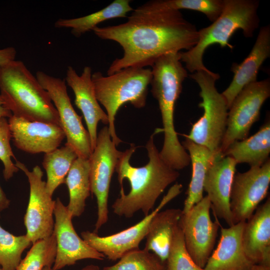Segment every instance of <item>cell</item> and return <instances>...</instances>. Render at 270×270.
Segmentation results:
<instances>
[{"label": "cell", "mask_w": 270, "mask_h": 270, "mask_svg": "<svg viewBox=\"0 0 270 270\" xmlns=\"http://www.w3.org/2000/svg\"><path fill=\"white\" fill-rule=\"evenodd\" d=\"M92 76V70L90 66H84L81 74L78 75L72 66H68L64 80L74 93L76 106L83 114L92 152L96 144L98 123L101 122L108 125L109 120L96 98Z\"/></svg>", "instance_id": "cell-18"}, {"label": "cell", "mask_w": 270, "mask_h": 270, "mask_svg": "<svg viewBox=\"0 0 270 270\" xmlns=\"http://www.w3.org/2000/svg\"><path fill=\"white\" fill-rule=\"evenodd\" d=\"M161 6L172 10L182 9L198 11L204 14L212 22L222 14L224 0H156Z\"/></svg>", "instance_id": "cell-32"}, {"label": "cell", "mask_w": 270, "mask_h": 270, "mask_svg": "<svg viewBox=\"0 0 270 270\" xmlns=\"http://www.w3.org/2000/svg\"><path fill=\"white\" fill-rule=\"evenodd\" d=\"M182 186L174 184L163 197L158 205L148 215L136 224L116 234L101 236L94 232H81L82 238L91 247L103 254L109 260H119L126 252L137 248L148 232L150 222L154 216L170 201L179 195Z\"/></svg>", "instance_id": "cell-11"}, {"label": "cell", "mask_w": 270, "mask_h": 270, "mask_svg": "<svg viewBox=\"0 0 270 270\" xmlns=\"http://www.w3.org/2000/svg\"><path fill=\"white\" fill-rule=\"evenodd\" d=\"M130 0H115L104 8L92 14L76 18H59L54 24L56 28H68L71 33L79 38L85 33L93 30L100 23L112 18H126L134 10Z\"/></svg>", "instance_id": "cell-25"}, {"label": "cell", "mask_w": 270, "mask_h": 270, "mask_svg": "<svg viewBox=\"0 0 270 270\" xmlns=\"http://www.w3.org/2000/svg\"><path fill=\"white\" fill-rule=\"evenodd\" d=\"M270 121L268 120L252 136L236 141L222 153L232 158L236 164L246 163L250 167L260 166L270 159Z\"/></svg>", "instance_id": "cell-23"}, {"label": "cell", "mask_w": 270, "mask_h": 270, "mask_svg": "<svg viewBox=\"0 0 270 270\" xmlns=\"http://www.w3.org/2000/svg\"><path fill=\"white\" fill-rule=\"evenodd\" d=\"M10 204V200L6 197L5 193L0 186V213L7 208Z\"/></svg>", "instance_id": "cell-36"}, {"label": "cell", "mask_w": 270, "mask_h": 270, "mask_svg": "<svg viewBox=\"0 0 270 270\" xmlns=\"http://www.w3.org/2000/svg\"><path fill=\"white\" fill-rule=\"evenodd\" d=\"M161 132L162 128L156 129L146 144L149 160L146 165L130 164V158L136 148L132 144L120 157L115 171L121 186L120 196L112 205L117 216L130 218L139 211L144 216L148 215L160 195L179 177L178 172L162 160L154 143V136Z\"/></svg>", "instance_id": "cell-2"}, {"label": "cell", "mask_w": 270, "mask_h": 270, "mask_svg": "<svg viewBox=\"0 0 270 270\" xmlns=\"http://www.w3.org/2000/svg\"><path fill=\"white\" fill-rule=\"evenodd\" d=\"M78 156L74 148L66 143L64 146L44 154L42 164L47 180L46 190L52 196L55 190L64 184L66 176Z\"/></svg>", "instance_id": "cell-27"}, {"label": "cell", "mask_w": 270, "mask_h": 270, "mask_svg": "<svg viewBox=\"0 0 270 270\" xmlns=\"http://www.w3.org/2000/svg\"><path fill=\"white\" fill-rule=\"evenodd\" d=\"M166 262V270H204L194 262L188 252L180 225L174 232Z\"/></svg>", "instance_id": "cell-31"}, {"label": "cell", "mask_w": 270, "mask_h": 270, "mask_svg": "<svg viewBox=\"0 0 270 270\" xmlns=\"http://www.w3.org/2000/svg\"><path fill=\"white\" fill-rule=\"evenodd\" d=\"M54 232L56 242V253L52 270H60L72 266L80 260H104L106 257L89 246L79 236L72 223V216L60 198L55 200Z\"/></svg>", "instance_id": "cell-15"}, {"label": "cell", "mask_w": 270, "mask_h": 270, "mask_svg": "<svg viewBox=\"0 0 270 270\" xmlns=\"http://www.w3.org/2000/svg\"><path fill=\"white\" fill-rule=\"evenodd\" d=\"M270 56V26L260 28L255 43L248 56L240 64H234L233 78L222 93L228 109L238 94L247 85L256 81L260 68Z\"/></svg>", "instance_id": "cell-20"}, {"label": "cell", "mask_w": 270, "mask_h": 270, "mask_svg": "<svg viewBox=\"0 0 270 270\" xmlns=\"http://www.w3.org/2000/svg\"><path fill=\"white\" fill-rule=\"evenodd\" d=\"M12 116V112L8 108L4 100L0 94V117H5L9 118Z\"/></svg>", "instance_id": "cell-35"}, {"label": "cell", "mask_w": 270, "mask_h": 270, "mask_svg": "<svg viewBox=\"0 0 270 270\" xmlns=\"http://www.w3.org/2000/svg\"><path fill=\"white\" fill-rule=\"evenodd\" d=\"M190 77L200 87L202 101L198 106L203 109L204 113L192 125L190 133L182 136L213 152H220L226 128L228 110L224 98L216 87V82L220 76L209 70L196 72Z\"/></svg>", "instance_id": "cell-7"}, {"label": "cell", "mask_w": 270, "mask_h": 270, "mask_svg": "<svg viewBox=\"0 0 270 270\" xmlns=\"http://www.w3.org/2000/svg\"><path fill=\"white\" fill-rule=\"evenodd\" d=\"M16 55V50L13 46H8L0 49V65L15 60Z\"/></svg>", "instance_id": "cell-34"}, {"label": "cell", "mask_w": 270, "mask_h": 270, "mask_svg": "<svg viewBox=\"0 0 270 270\" xmlns=\"http://www.w3.org/2000/svg\"><path fill=\"white\" fill-rule=\"evenodd\" d=\"M211 204L206 196L187 212L179 222L188 252L194 262L204 268L212 253L217 236L219 222H212Z\"/></svg>", "instance_id": "cell-13"}, {"label": "cell", "mask_w": 270, "mask_h": 270, "mask_svg": "<svg viewBox=\"0 0 270 270\" xmlns=\"http://www.w3.org/2000/svg\"><path fill=\"white\" fill-rule=\"evenodd\" d=\"M224 0V8L220 16L209 26L198 30L196 44L188 50L180 52L181 62L190 72L209 70L202 58L210 46L218 44L222 48L232 50L234 46L230 43V39L236 30H242L244 36L250 38L259 26L258 0Z\"/></svg>", "instance_id": "cell-5"}, {"label": "cell", "mask_w": 270, "mask_h": 270, "mask_svg": "<svg viewBox=\"0 0 270 270\" xmlns=\"http://www.w3.org/2000/svg\"><path fill=\"white\" fill-rule=\"evenodd\" d=\"M181 144L188 152L192 168L187 196L182 210V214H185L204 197V183L206 173L216 156L220 152H213L206 147L186 138Z\"/></svg>", "instance_id": "cell-24"}, {"label": "cell", "mask_w": 270, "mask_h": 270, "mask_svg": "<svg viewBox=\"0 0 270 270\" xmlns=\"http://www.w3.org/2000/svg\"><path fill=\"white\" fill-rule=\"evenodd\" d=\"M246 222L242 242L248 258L256 265L270 268V198Z\"/></svg>", "instance_id": "cell-21"}, {"label": "cell", "mask_w": 270, "mask_h": 270, "mask_svg": "<svg viewBox=\"0 0 270 270\" xmlns=\"http://www.w3.org/2000/svg\"><path fill=\"white\" fill-rule=\"evenodd\" d=\"M236 162L232 157L219 153L209 167L204 183L214 216L234 224L230 209V194Z\"/></svg>", "instance_id": "cell-17"}, {"label": "cell", "mask_w": 270, "mask_h": 270, "mask_svg": "<svg viewBox=\"0 0 270 270\" xmlns=\"http://www.w3.org/2000/svg\"><path fill=\"white\" fill-rule=\"evenodd\" d=\"M0 94L13 116L61 127L48 92L22 61L0 65Z\"/></svg>", "instance_id": "cell-4"}, {"label": "cell", "mask_w": 270, "mask_h": 270, "mask_svg": "<svg viewBox=\"0 0 270 270\" xmlns=\"http://www.w3.org/2000/svg\"><path fill=\"white\" fill-rule=\"evenodd\" d=\"M32 244L26 235L16 236L0 225V266L3 270H16L22 254Z\"/></svg>", "instance_id": "cell-29"}, {"label": "cell", "mask_w": 270, "mask_h": 270, "mask_svg": "<svg viewBox=\"0 0 270 270\" xmlns=\"http://www.w3.org/2000/svg\"><path fill=\"white\" fill-rule=\"evenodd\" d=\"M182 210L172 208L157 212L152 218L146 236L144 249L166 262Z\"/></svg>", "instance_id": "cell-22"}, {"label": "cell", "mask_w": 270, "mask_h": 270, "mask_svg": "<svg viewBox=\"0 0 270 270\" xmlns=\"http://www.w3.org/2000/svg\"><path fill=\"white\" fill-rule=\"evenodd\" d=\"M0 270H3L0 266Z\"/></svg>", "instance_id": "cell-39"}, {"label": "cell", "mask_w": 270, "mask_h": 270, "mask_svg": "<svg viewBox=\"0 0 270 270\" xmlns=\"http://www.w3.org/2000/svg\"><path fill=\"white\" fill-rule=\"evenodd\" d=\"M36 77L48 92L58 112L66 143L74 148L78 157L89 159L92 153L90 136L82 123V116L78 114L72 104L64 78L40 70L36 72Z\"/></svg>", "instance_id": "cell-10"}, {"label": "cell", "mask_w": 270, "mask_h": 270, "mask_svg": "<svg viewBox=\"0 0 270 270\" xmlns=\"http://www.w3.org/2000/svg\"><path fill=\"white\" fill-rule=\"evenodd\" d=\"M42 270H52V266H46L43 268ZM81 270H100L98 266L94 264L88 265L83 268Z\"/></svg>", "instance_id": "cell-37"}, {"label": "cell", "mask_w": 270, "mask_h": 270, "mask_svg": "<svg viewBox=\"0 0 270 270\" xmlns=\"http://www.w3.org/2000/svg\"><path fill=\"white\" fill-rule=\"evenodd\" d=\"M270 184V159L260 166L235 174L230 194L234 224L246 222L268 194Z\"/></svg>", "instance_id": "cell-14"}, {"label": "cell", "mask_w": 270, "mask_h": 270, "mask_svg": "<svg viewBox=\"0 0 270 270\" xmlns=\"http://www.w3.org/2000/svg\"><path fill=\"white\" fill-rule=\"evenodd\" d=\"M151 92L158 102L164 133L160 155L170 167L178 170L188 166V152L178 140L174 125V110L188 76L180 60V52H172L158 58L152 66Z\"/></svg>", "instance_id": "cell-3"}, {"label": "cell", "mask_w": 270, "mask_h": 270, "mask_svg": "<svg viewBox=\"0 0 270 270\" xmlns=\"http://www.w3.org/2000/svg\"><path fill=\"white\" fill-rule=\"evenodd\" d=\"M15 164L24 173L30 184V197L24 224L26 236L33 244L52 234L56 201L46 191V182L42 180L44 172L40 166H36L30 171L17 160Z\"/></svg>", "instance_id": "cell-12"}, {"label": "cell", "mask_w": 270, "mask_h": 270, "mask_svg": "<svg viewBox=\"0 0 270 270\" xmlns=\"http://www.w3.org/2000/svg\"><path fill=\"white\" fill-rule=\"evenodd\" d=\"M108 126L102 128L97 135L96 144L89 158L90 192L96 198L98 217L94 232L99 230L108 219V200L112 174L122 152L116 149Z\"/></svg>", "instance_id": "cell-8"}, {"label": "cell", "mask_w": 270, "mask_h": 270, "mask_svg": "<svg viewBox=\"0 0 270 270\" xmlns=\"http://www.w3.org/2000/svg\"><path fill=\"white\" fill-rule=\"evenodd\" d=\"M246 222L226 228L221 226L217 247L204 270H253L258 266L248 258L243 248L242 236Z\"/></svg>", "instance_id": "cell-19"}, {"label": "cell", "mask_w": 270, "mask_h": 270, "mask_svg": "<svg viewBox=\"0 0 270 270\" xmlns=\"http://www.w3.org/2000/svg\"><path fill=\"white\" fill-rule=\"evenodd\" d=\"M270 96L269 78L252 82L238 94L228 109L222 153L234 142L248 138L252 126L259 120L262 104Z\"/></svg>", "instance_id": "cell-9"}, {"label": "cell", "mask_w": 270, "mask_h": 270, "mask_svg": "<svg viewBox=\"0 0 270 270\" xmlns=\"http://www.w3.org/2000/svg\"><path fill=\"white\" fill-rule=\"evenodd\" d=\"M68 188L69 202L67 208L72 218L84 212L86 200L90 195L89 159L78 157L73 162L65 180Z\"/></svg>", "instance_id": "cell-26"}, {"label": "cell", "mask_w": 270, "mask_h": 270, "mask_svg": "<svg viewBox=\"0 0 270 270\" xmlns=\"http://www.w3.org/2000/svg\"><path fill=\"white\" fill-rule=\"evenodd\" d=\"M270 270V268L263 267L260 266H258L254 270Z\"/></svg>", "instance_id": "cell-38"}, {"label": "cell", "mask_w": 270, "mask_h": 270, "mask_svg": "<svg viewBox=\"0 0 270 270\" xmlns=\"http://www.w3.org/2000/svg\"><path fill=\"white\" fill-rule=\"evenodd\" d=\"M56 253V242L54 234L32 244L16 270H42L46 266H52Z\"/></svg>", "instance_id": "cell-28"}, {"label": "cell", "mask_w": 270, "mask_h": 270, "mask_svg": "<svg viewBox=\"0 0 270 270\" xmlns=\"http://www.w3.org/2000/svg\"><path fill=\"white\" fill-rule=\"evenodd\" d=\"M152 77L151 69L138 67L125 68L107 76L100 72L92 74L96 96L106 112L110 133L116 146L122 142L115 129L118 111L126 103L136 108H144Z\"/></svg>", "instance_id": "cell-6"}, {"label": "cell", "mask_w": 270, "mask_h": 270, "mask_svg": "<svg viewBox=\"0 0 270 270\" xmlns=\"http://www.w3.org/2000/svg\"><path fill=\"white\" fill-rule=\"evenodd\" d=\"M15 146L31 154H46L58 148L66 138L58 125L31 122L12 116L8 120Z\"/></svg>", "instance_id": "cell-16"}, {"label": "cell", "mask_w": 270, "mask_h": 270, "mask_svg": "<svg viewBox=\"0 0 270 270\" xmlns=\"http://www.w3.org/2000/svg\"><path fill=\"white\" fill-rule=\"evenodd\" d=\"M12 134L8 121L6 118L0 117V160L4 165L3 176L8 180L10 179L19 169L12 160H16L12 152L10 140Z\"/></svg>", "instance_id": "cell-33"}, {"label": "cell", "mask_w": 270, "mask_h": 270, "mask_svg": "<svg viewBox=\"0 0 270 270\" xmlns=\"http://www.w3.org/2000/svg\"><path fill=\"white\" fill-rule=\"evenodd\" d=\"M196 27L180 10L164 8L150 0L132 11L126 22L93 30L99 38L118 43L123 56L115 59L107 71L112 74L128 67L152 66L160 56L188 50L197 43Z\"/></svg>", "instance_id": "cell-1"}, {"label": "cell", "mask_w": 270, "mask_h": 270, "mask_svg": "<svg viewBox=\"0 0 270 270\" xmlns=\"http://www.w3.org/2000/svg\"><path fill=\"white\" fill-rule=\"evenodd\" d=\"M164 263L154 253L137 248L125 254L114 264L101 270H166Z\"/></svg>", "instance_id": "cell-30"}]
</instances>
